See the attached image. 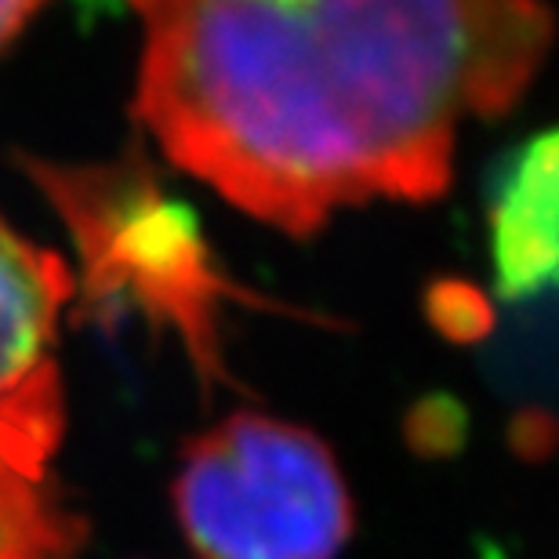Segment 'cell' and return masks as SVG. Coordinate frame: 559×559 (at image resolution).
<instances>
[{"label": "cell", "mask_w": 559, "mask_h": 559, "mask_svg": "<svg viewBox=\"0 0 559 559\" xmlns=\"http://www.w3.org/2000/svg\"><path fill=\"white\" fill-rule=\"evenodd\" d=\"M135 114L251 218L309 237L371 200H436L465 120L542 70V0H131Z\"/></svg>", "instance_id": "1"}, {"label": "cell", "mask_w": 559, "mask_h": 559, "mask_svg": "<svg viewBox=\"0 0 559 559\" xmlns=\"http://www.w3.org/2000/svg\"><path fill=\"white\" fill-rule=\"evenodd\" d=\"M40 4L44 0H0V48H4L33 15H37Z\"/></svg>", "instance_id": "7"}, {"label": "cell", "mask_w": 559, "mask_h": 559, "mask_svg": "<svg viewBox=\"0 0 559 559\" xmlns=\"http://www.w3.org/2000/svg\"><path fill=\"white\" fill-rule=\"evenodd\" d=\"M171 495L200 559H334L353 534V498L331 447L254 411L186 447Z\"/></svg>", "instance_id": "2"}, {"label": "cell", "mask_w": 559, "mask_h": 559, "mask_svg": "<svg viewBox=\"0 0 559 559\" xmlns=\"http://www.w3.org/2000/svg\"><path fill=\"white\" fill-rule=\"evenodd\" d=\"M87 523L48 490L0 468V559H81Z\"/></svg>", "instance_id": "6"}, {"label": "cell", "mask_w": 559, "mask_h": 559, "mask_svg": "<svg viewBox=\"0 0 559 559\" xmlns=\"http://www.w3.org/2000/svg\"><path fill=\"white\" fill-rule=\"evenodd\" d=\"M33 171H40V186L70 222L95 295H128L153 317L171 320L200 371L218 374L215 306L237 290L211 265V251L186 211L124 167Z\"/></svg>", "instance_id": "3"}, {"label": "cell", "mask_w": 559, "mask_h": 559, "mask_svg": "<svg viewBox=\"0 0 559 559\" xmlns=\"http://www.w3.org/2000/svg\"><path fill=\"white\" fill-rule=\"evenodd\" d=\"M73 276L59 254L37 248L0 218V468L48 479L62 440L59 342Z\"/></svg>", "instance_id": "4"}, {"label": "cell", "mask_w": 559, "mask_h": 559, "mask_svg": "<svg viewBox=\"0 0 559 559\" xmlns=\"http://www.w3.org/2000/svg\"><path fill=\"white\" fill-rule=\"evenodd\" d=\"M490 262L506 298H531L556 280V135L531 139L490 197Z\"/></svg>", "instance_id": "5"}]
</instances>
